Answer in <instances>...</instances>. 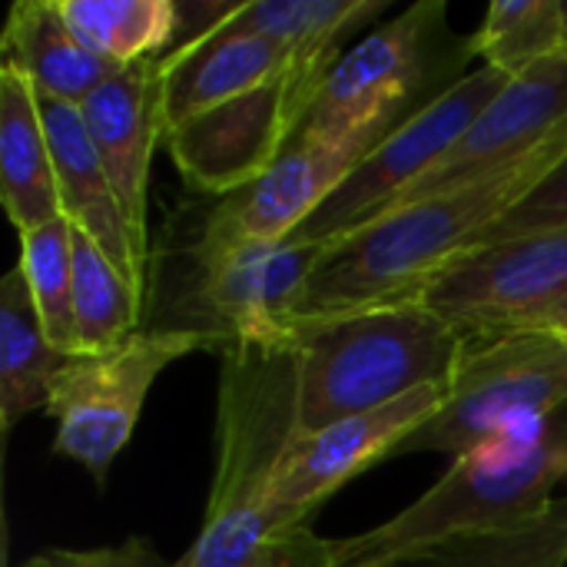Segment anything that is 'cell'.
<instances>
[{
    "mask_svg": "<svg viewBox=\"0 0 567 567\" xmlns=\"http://www.w3.org/2000/svg\"><path fill=\"white\" fill-rule=\"evenodd\" d=\"M565 153L567 126H561L548 143L498 173L422 196L379 216L339 246H329L302 292L296 322L415 299L425 282L472 252L478 239L565 159Z\"/></svg>",
    "mask_w": 567,
    "mask_h": 567,
    "instance_id": "6da1fadb",
    "label": "cell"
},
{
    "mask_svg": "<svg viewBox=\"0 0 567 567\" xmlns=\"http://www.w3.org/2000/svg\"><path fill=\"white\" fill-rule=\"evenodd\" d=\"M299 432V372L292 346H233L223 352L216 402V475L203 528L169 567H266L272 485Z\"/></svg>",
    "mask_w": 567,
    "mask_h": 567,
    "instance_id": "7a4b0ae2",
    "label": "cell"
},
{
    "mask_svg": "<svg viewBox=\"0 0 567 567\" xmlns=\"http://www.w3.org/2000/svg\"><path fill=\"white\" fill-rule=\"evenodd\" d=\"M567 478V409L535 432H522L468 455L395 518L329 542L332 567L419 565L458 542L502 535L542 518Z\"/></svg>",
    "mask_w": 567,
    "mask_h": 567,
    "instance_id": "3957f363",
    "label": "cell"
},
{
    "mask_svg": "<svg viewBox=\"0 0 567 567\" xmlns=\"http://www.w3.org/2000/svg\"><path fill=\"white\" fill-rule=\"evenodd\" d=\"M289 346L299 372V435L449 382L468 339L419 299L302 319Z\"/></svg>",
    "mask_w": 567,
    "mask_h": 567,
    "instance_id": "277c9868",
    "label": "cell"
},
{
    "mask_svg": "<svg viewBox=\"0 0 567 567\" xmlns=\"http://www.w3.org/2000/svg\"><path fill=\"white\" fill-rule=\"evenodd\" d=\"M449 7L442 0L412 3L389 27H379L326 73L296 133L326 143H352L372 150L399 123L432 103L439 80L455 76L478 56L475 37L449 33ZM292 133V136H296Z\"/></svg>",
    "mask_w": 567,
    "mask_h": 567,
    "instance_id": "5b68a950",
    "label": "cell"
},
{
    "mask_svg": "<svg viewBox=\"0 0 567 567\" xmlns=\"http://www.w3.org/2000/svg\"><path fill=\"white\" fill-rule=\"evenodd\" d=\"M567 409V339L525 326L468 342L449 379L442 412L422 425L399 455H468L482 445L535 432Z\"/></svg>",
    "mask_w": 567,
    "mask_h": 567,
    "instance_id": "8992f818",
    "label": "cell"
},
{
    "mask_svg": "<svg viewBox=\"0 0 567 567\" xmlns=\"http://www.w3.org/2000/svg\"><path fill=\"white\" fill-rule=\"evenodd\" d=\"M505 83L508 76L492 66L465 73L379 140L289 239L329 249L392 213L429 173L439 169Z\"/></svg>",
    "mask_w": 567,
    "mask_h": 567,
    "instance_id": "52a82bcc",
    "label": "cell"
},
{
    "mask_svg": "<svg viewBox=\"0 0 567 567\" xmlns=\"http://www.w3.org/2000/svg\"><path fill=\"white\" fill-rule=\"evenodd\" d=\"M199 349H213L199 332L150 329L103 355H66L47 402V415L56 422L53 449L103 485L133 439L159 372Z\"/></svg>",
    "mask_w": 567,
    "mask_h": 567,
    "instance_id": "ba28073f",
    "label": "cell"
},
{
    "mask_svg": "<svg viewBox=\"0 0 567 567\" xmlns=\"http://www.w3.org/2000/svg\"><path fill=\"white\" fill-rule=\"evenodd\" d=\"M326 249L309 243H243L229 249H193L189 322L183 329L209 339L213 349L289 346L302 292Z\"/></svg>",
    "mask_w": 567,
    "mask_h": 567,
    "instance_id": "9c48e42d",
    "label": "cell"
},
{
    "mask_svg": "<svg viewBox=\"0 0 567 567\" xmlns=\"http://www.w3.org/2000/svg\"><path fill=\"white\" fill-rule=\"evenodd\" d=\"M415 299L468 342L522 329L567 299V226L472 249L425 282Z\"/></svg>",
    "mask_w": 567,
    "mask_h": 567,
    "instance_id": "30bf717a",
    "label": "cell"
},
{
    "mask_svg": "<svg viewBox=\"0 0 567 567\" xmlns=\"http://www.w3.org/2000/svg\"><path fill=\"white\" fill-rule=\"evenodd\" d=\"M445 395H449V382H435L375 412L342 419L309 435L296 432L279 465L272 502H269L276 538L282 542L309 528V518L346 482L359 478L382 458L399 455L402 445L442 412Z\"/></svg>",
    "mask_w": 567,
    "mask_h": 567,
    "instance_id": "8fae6325",
    "label": "cell"
},
{
    "mask_svg": "<svg viewBox=\"0 0 567 567\" xmlns=\"http://www.w3.org/2000/svg\"><path fill=\"white\" fill-rule=\"evenodd\" d=\"M365 153V146L326 143L296 133L256 183L223 196L209 209L193 249L209 252L243 243H286L336 193Z\"/></svg>",
    "mask_w": 567,
    "mask_h": 567,
    "instance_id": "7c38bea8",
    "label": "cell"
},
{
    "mask_svg": "<svg viewBox=\"0 0 567 567\" xmlns=\"http://www.w3.org/2000/svg\"><path fill=\"white\" fill-rule=\"evenodd\" d=\"M296 133L286 76L176 123L163 143L179 176L209 196H233L256 183Z\"/></svg>",
    "mask_w": 567,
    "mask_h": 567,
    "instance_id": "4fadbf2b",
    "label": "cell"
},
{
    "mask_svg": "<svg viewBox=\"0 0 567 567\" xmlns=\"http://www.w3.org/2000/svg\"><path fill=\"white\" fill-rule=\"evenodd\" d=\"M561 126H567V50L538 60L518 76H508V83L468 126L458 146L395 209L498 173L502 166L548 143Z\"/></svg>",
    "mask_w": 567,
    "mask_h": 567,
    "instance_id": "5bb4252c",
    "label": "cell"
},
{
    "mask_svg": "<svg viewBox=\"0 0 567 567\" xmlns=\"http://www.w3.org/2000/svg\"><path fill=\"white\" fill-rule=\"evenodd\" d=\"M90 140L110 173L140 259L150 266L146 186L153 150L163 140V56L120 70L80 103Z\"/></svg>",
    "mask_w": 567,
    "mask_h": 567,
    "instance_id": "9a60e30c",
    "label": "cell"
},
{
    "mask_svg": "<svg viewBox=\"0 0 567 567\" xmlns=\"http://www.w3.org/2000/svg\"><path fill=\"white\" fill-rule=\"evenodd\" d=\"M37 106H40L43 133H47L50 156H53L63 219L76 233L90 236L110 256V262L130 279V286L143 296L150 266L136 252L130 223L123 216L110 173L90 140L80 106L60 103L50 96H37Z\"/></svg>",
    "mask_w": 567,
    "mask_h": 567,
    "instance_id": "2e32d148",
    "label": "cell"
},
{
    "mask_svg": "<svg viewBox=\"0 0 567 567\" xmlns=\"http://www.w3.org/2000/svg\"><path fill=\"white\" fill-rule=\"evenodd\" d=\"M385 7V0H249L236 3V10L226 17V27L256 33L282 50V76L299 130L326 73L342 56V37L375 20Z\"/></svg>",
    "mask_w": 567,
    "mask_h": 567,
    "instance_id": "e0dca14e",
    "label": "cell"
},
{
    "mask_svg": "<svg viewBox=\"0 0 567 567\" xmlns=\"http://www.w3.org/2000/svg\"><path fill=\"white\" fill-rule=\"evenodd\" d=\"M282 73L286 56L276 43L239 33L226 20L213 23L163 56V136L186 116L259 90Z\"/></svg>",
    "mask_w": 567,
    "mask_h": 567,
    "instance_id": "ac0fdd59",
    "label": "cell"
},
{
    "mask_svg": "<svg viewBox=\"0 0 567 567\" xmlns=\"http://www.w3.org/2000/svg\"><path fill=\"white\" fill-rule=\"evenodd\" d=\"M3 66L20 73L37 96L80 106L120 70L100 60L60 13V0H17L3 27Z\"/></svg>",
    "mask_w": 567,
    "mask_h": 567,
    "instance_id": "d6986e66",
    "label": "cell"
},
{
    "mask_svg": "<svg viewBox=\"0 0 567 567\" xmlns=\"http://www.w3.org/2000/svg\"><path fill=\"white\" fill-rule=\"evenodd\" d=\"M0 169L3 209L20 233L63 216L37 93L7 66H0Z\"/></svg>",
    "mask_w": 567,
    "mask_h": 567,
    "instance_id": "ffe728a7",
    "label": "cell"
},
{
    "mask_svg": "<svg viewBox=\"0 0 567 567\" xmlns=\"http://www.w3.org/2000/svg\"><path fill=\"white\" fill-rule=\"evenodd\" d=\"M60 355L40 322L20 266L0 282V425L10 432L20 419L47 409Z\"/></svg>",
    "mask_w": 567,
    "mask_h": 567,
    "instance_id": "44dd1931",
    "label": "cell"
},
{
    "mask_svg": "<svg viewBox=\"0 0 567 567\" xmlns=\"http://www.w3.org/2000/svg\"><path fill=\"white\" fill-rule=\"evenodd\" d=\"M70 30L116 70L159 60L183 20L173 0H60Z\"/></svg>",
    "mask_w": 567,
    "mask_h": 567,
    "instance_id": "7402d4cb",
    "label": "cell"
},
{
    "mask_svg": "<svg viewBox=\"0 0 567 567\" xmlns=\"http://www.w3.org/2000/svg\"><path fill=\"white\" fill-rule=\"evenodd\" d=\"M143 296L110 256L73 229V322L80 355H103L140 332Z\"/></svg>",
    "mask_w": 567,
    "mask_h": 567,
    "instance_id": "603a6c76",
    "label": "cell"
},
{
    "mask_svg": "<svg viewBox=\"0 0 567 567\" xmlns=\"http://www.w3.org/2000/svg\"><path fill=\"white\" fill-rule=\"evenodd\" d=\"M20 272L60 355H80L73 322V226L60 216L20 233Z\"/></svg>",
    "mask_w": 567,
    "mask_h": 567,
    "instance_id": "cb8c5ba5",
    "label": "cell"
},
{
    "mask_svg": "<svg viewBox=\"0 0 567 567\" xmlns=\"http://www.w3.org/2000/svg\"><path fill=\"white\" fill-rule=\"evenodd\" d=\"M472 37L482 66L518 76L538 60L565 50L561 0H495Z\"/></svg>",
    "mask_w": 567,
    "mask_h": 567,
    "instance_id": "d4e9b609",
    "label": "cell"
},
{
    "mask_svg": "<svg viewBox=\"0 0 567 567\" xmlns=\"http://www.w3.org/2000/svg\"><path fill=\"white\" fill-rule=\"evenodd\" d=\"M567 565V498H558L542 518L442 548L415 567H565Z\"/></svg>",
    "mask_w": 567,
    "mask_h": 567,
    "instance_id": "484cf974",
    "label": "cell"
},
{
    "mask_svg": "<svg viewBox=\"0 0 567 567\" xmlns=\"http://www.w3.org/2000/svg\"><path fill=\"white\" fill-rule=\"evenodd\" d=\"M561 226H567V153L565 159L508 216H502L478 239L475 249L498 246V243L522 239V236H535V233H548V229H561Z\"/></svg>",
    "mask_w": 567,
    "mask_h": 567,
    "instance_id": "4316f807",
    "label": "cell"
},
{
    "mask_svg": "<svg viewBox=\"0 0 567 567\" xmlns=\"http://www.w3.org/2000/svg\"><path fill=\"white\" fill-rule=\"evenodd\" d=\"M266 567H332L329 542L319 538L316 532L302 528V532H296V535L279 542L272 561Z\"/></svg>",
    "mask_w": 567,
    "mask_h": 567,
    "instance_id": "83f0119b",
    "label": "cell"
},
{
    "mask_svg": "<svg viewBox=\"0 0 567 567\" xmlns=\"http://www.w3.org/2000/svg\"><path fill=\"white\" fill-rule=\"evenodd\" d=\"M110 565V548H96V551H66V548H53V551H40L33 558H27L20 567H106Z\"/></svg>",
    "mask_w": 567,
    "mask_h": 567,
    "instance_id": "f1b7e54d",
    "label": "cell"
},
{
    "mask_svg": "<svg viewBox=\"0 0 567 567\" xmlns=\"http://www.w3.org/2000/svg\"><path fill=\"white\" fill-rule=\"evenodd\" d=\"M106 567H169V565H159V561H156V555H153V548H150L146 542L130 538V542H123L120 548H110V565Z\"/></svg>",
    "mask_w": 567,
    "mask_h": 567,
    "instance_id": "f546056e",
    "label": "cell"
},
{
    "mask_svg": "<svg viewBox=\"0 0 567 567\" xmlns=\"http://www.w3.org/2000/svg\"><path fill=\"white\" fill-rule=\"evenodd\" d=\"M528 326H542V329H551V332H561L567 339V299L561 302H555V306H548L545 312H538ZM525 329V326H522Z\"/></svg>",
    "mask_w": 567,
    "mask_h": 567,
    "instance_id": "4dcf8cb0",
    "label": "cell"
},
{
    "mask_svg": "<svg viewBox=\"0 0 567 567\" xmlns=\"http://www.w3.org/2000/svg\"><path fill=\"white\" fill-rule=\"evenodd\" d=\"M561 33H565V50H567V0H561Z\"/></svg>",
    "mask_w": 567,
    "mask_h": 567,
    "instance_id": "1f68e13d",
    "label": "cell"
}]
</instances>
